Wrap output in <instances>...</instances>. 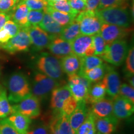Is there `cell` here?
<instances>
[{
	"mask_svg": "<svg viewBox=\"0 0 134 134\" xmlns=\"http://www.w3.org/2000/svg\"><path fill=\"white\" fill-rule=\"evenodd\" d=\"M48 5L57 11L64 12L77 16L78 13L72 9L68 2V0H62L58 1H48Z\"/></svg>",
	"mask_w": 134,
	"mask_h": 134,
	"instance_id": "32",
	"label": "cell"
},
{
	"mask_svg": "<svg viewBox=\"0 0 134 134\" xmlns=\"http://www.w3.org/2000/svg\"><path fill=\"white\" fill-rule=\"evenodd\" d=\"M95 119V117L90 111L86 120L77 130L76 134H96Z\"/></svg>",
	"mask_w": 134,
	"mask_h": 134,
	"instance_id": "31",
	"label": "cell"
},
{
	"mask_svg": "<svg viewBox=\"0 0 134 134\" xmlns=\"http://www.w3.org/2000/svg\"><path fill=\"white\" fill-rule=\"evenodd\" d=\"M95 14L102 23L116 25L123 27H130L131 26L132 16L127 6L109 7L97 9Z\"/></svg>",
	"mask_w": 134,
	"mask_h": 134,
	"instance_id": "2",
	"label": "cell"
},
{
	"mask_svg": "<svg viewBox=\"0 0 134 134\" xmlns=\"http://www.w3.org/2000/svg\"><path fill=\"white\" fill-rule=\"evenodd\" d=\"M99 2L100 0H86V11L95 12Z\"/></svg>",
	"mask_w": 134,
	"mask_h": 134,
	"instance_id": "44",
	"label": "cell"
},
{
	"mask_svg": "<svg viewBox=\"0 0 134 134\" xmlns=\"http://www.w3.org/2000/svg\"><path fill=\"white\" fill-rule=\"evenodd\" d=\"M89 113L90 109L85 102H78L76 108L68 116L70 125L76 133L80 125L86 120Z\"/></svg>",
	"mask_w": 134,
	"mask_h": 134,
	"instance_id": "15",
	"label": "cell"
},
{
	"mask_svg": "<svg viewBox=\"0 0 134 134\" xmlns=\"http://www.w3.org/2000/svg\"><path fill=\"white\" fill-rule=\"evenodd\" d=\"M68 2L72 9L78 14L86 11V3L82 0H68Z\"/></svg>",
	"mask_w": 134,
	"mask_h": 134,
	"instance_id": "42",
	"label": "cell"
},
{
	"mask_svg": "<svg viewBox=\"0 0 134 134\" xmlns=\"http://www.w3.org/2000/svg\"><path fill=\"white\" fill-rule=\"evenodd\" d=\"M75 19L79 23L81 34L92 36L99 33L100 31L102 23L95 12L82 11L77 14Z\"/></svg>",
	"mask_w": 134,
	"mask_h": 134,
	"instance_id": "7",
	"label": "cell"
},
{
	"mask_svg": "<svg viewBox=\"0 0 134 134\" xmlns=\"http://www.w3.org/2000/svg\"><path fill=\"white\" fill-rule=\"evenodd\" d=\"M93 37L94 47V55L96 56H100L104 52L106 43L105 42L104 40L99 33L94 35Z\"/></svg>",
	"mask_w": 134,
	"mask_h": 134,
	"instance_id": "34",
	"label": "cell"
},
{
	"mask_svg": "<svg viewBox=\"0 0 134 134\" xmlns=\"http://www.w3.org/2000/svg\"><path fill=\"white\" fill-rule=\"evenodd\" d=\"M6 119L19 133L27 134L31 123V119L18 113L11 114Z\"/></svg>",
	"mask_w": 134,
	"mask_h": 134,
	"instance_id": "20",
	"label": "cell"
},
{
	"mask_svg": "<svg viewBox=\"0 0 134 134\" xmlns=\"http://www.w3.org/2000/svg\"><path fill=\"white\" fill-rule=\"evenodd\" d=\"M106 93L105 84L102 80L100 81L97 82V83L93 86H91L90 88L88 97L85 100V103L86 104H91L97 100L104 98Z\"/></svg>",
	"mask_w": 134,
	"mask_h": 134,
	"instance_id": "24",
	"label": "cell"
},
{
	"mask_svg": "<svg viewBox=\"0 0 134 134\" xmlns=\"http://www.w3.org/2000/svg\"><path fill=\"white\" fill-rule=\"evenodd\" d=\"M3 28L4 29H6V31L10 36L11 37V38L19 32L20 30L21 29V27H20L18 24H16L15 22H14L12 20H8V21L5 23V24L3 26Z\"/></svg>",
	"mask_w": 134,
	"mask_h": 134,
	"instance_id": "41",
	"label": "cell"
},
{
	"mask_svg": "<svg viewBox=\"0 0 134 134\" xmlns=\"http://www.w3.org/2000/svg\"><path fill=\"white\" fill-rule=\"evenodd\" d=\"M119 95L126 98L132 103L134 104V90L133 87L127 83L120 85Z\"/></svg>",
	"mask_w": 134,
	"mask_h": 134,
	"instance_id": "36",
	"label": "cell"
},
{
	"mask_svg": "<svg viewBox=\"0 0 134 134\" xmlns=\"http://www.w3.org/2000/svg\"><path fill=\"white\" fill-rule=\"evenodd\" d=\"M47 48L53 56L62 58L72 53L71 42L65 41L59 37L53 38Z\"/></svg>",
	"mask_w": 134,
	"mask_h": 134,
	"instance_id": "17",
	"label": "cell"
},
{
	"mask_svg": "<svg viewBox=\"0 0 134 134\" xmlns=\"http://www.w3.org/2000/svg\"><path fill=\"white\" fill-rule=\"evenodd\" d=\"M77 104L68 85L58 86L52 91L50 107L55 115L69 116L76 108Z\"/></svg>",
	"mask_w": 134,
	"mask_h": 134,
	"instance_id": "1",
	"label": "cell"
},
{
	"mask_svg": "<svg viewBox=\"0 0 134 134\" xmlns=\"http://www.w3.org/2000/svg\"><path fill=\"white\" fill-rule=\"evenodd\" d=\"M127 1L128 0H100L97 9H101L109 7L127 6Z\"/></svg>",
	"mask_w": 134,
	"mask_h": 134,
	"instance_id": "37",
	"label": "cell"
},
{
	"mask_svg": "<svg viewBox=\"0 0 134 134\" xmlns=\"http://www.w3.org/2000/svg\"><path fill=\"white\" fill-rule=\"evenodd\" d=\"M55 124L59 134H76L70 125L68 115H55Z\"/></svg>",
	"mask_w": 134,
	"mask_h": 134,
	"instance_id": "30",
	"label": "cell"
},
{
	"mask_svg": "<svg viewBox=\"0 0 134 134\" xmlns=\"http://www.w3.org/2000/svg\"><path fill=\"white\" fill-rule=\"evenodd\" d=\"M43 11L44 13H48L57 23L62 27L66 26L67 25L71 23L76 16V15L57 11L50 7L48 5L45 8Z\"/></svg>",
	"mask_w": 134,
	"mask_h": 134,
	"instance_id": "25",
	"label": "cell"
},
{
	"mask_svg": "<svg viewBox=\"0 0 134 134\" xmlns=\"http://www.w3.org/2000/svg\"><path fill=\"white\" fill-rule=\"evenodd\" d=\"M27 134H50L49 125L43 124L38 125L32 129L28 130Z\"/></svg>",
	"mask_w": 134,
	"mask_h": 134,
	"instance_id": "43",
	"label": "cell"
},
{
	"mask_svg": "<svg viewBox=\"0 0 134 134\" xmlns=\"http://www.w3.org/2000/svg\"><path fill=\"white\" fill-rule=\"evenodd\" d=\"M129 47L124 40H117L106 44L104 53L100 55L103 60L115 66H120L124 62Z\"/></svg>",
	"mask_w": 134,
	"mask_h": 134,
	"instance_id": "5",
	"label": "cell"
},
{
	"mask_svg": "<svg viewBox=\"0 0 134 134\" xmlns=\"http://www.w3.org/2000/svg\"><path fill=\"white\" fill-rule=\"evenodd\" d=\"M50 134H52V133H50Z\"/></svg>",
	"mask_w": 134,
	"mask_h": 134,
	"instance_id": "51",
	"label": "cell"
},
{
	"mask_svg": "<svg viewBox=\"0 0 134 134\" xmlns=\"http://www.w3.org/2000/svg\"><path fill=\"white\" fill-rule=\"evenodd\" d=\"M10 38H11V37L10 36L9 33L6 29H4L3 27L0 30V44H1V46L9 41Z\"/></svg>",
	"mask_w": 134,
	"mask_h": 134,
	"instance_id": "45",
	"label": "cell"
},
{
	"mask_svg": "<svg viewBox=\"0 0 134 134\" xmlns=\"http://www.w3.org/2000/svg\"><path fill=\"white\" fill-rule=\"evenodd\" d=\"M8 99L13 103H18L31 95V89L26 75L22 73L11 75L8 80Z\"/></svg>",
	"mask_w": 134,
	"mask_h": 134,
	"instance_id": "3",
	"label": "cell"
},
{
	"mask_svg": "<svg viewBox=\"0 0 134 134\" xmlns=\"http://www.w3.org/2000/svg\"><path fill=\"white\" fill-rule=\"evenodd\" d=\"M12 109L13 113L21 114L30 119L37 118L41 114L40 100L32 94L16 103L12 107Z\"/></svg>",
	"mask_w": 134,
	"mask_h": 134,
	"instance_id": "9",
	"label": "cell"
},
{
	"mask_svg": "<svg viewBox=\"0 0 134 134\" xmlns=\"http://www.w3.org/2000/svg\"><path fill=\"white\" fill-rule=\"evenodd\" d=\"M19 1L20 0H0V12L11 13Z\"/></svg>",
	"mask_w": 134,
	"mask_h": 134,
	"instance_id": "40",
	"label": "cell"
},
{
	"mask_svg": "<svg viewBox=\"0 0 134 134\" xmlns=\"http://www.w3.org/2000/svg\"><path fill=\"white\" fill-rule=\"evenodd\" d=\"M82 1H83L84 2H86V0H82Z\"/></svg>",
	"mask_w": 134,
	"mask_h": 134,
	"instance_id": "50",
	"label": "cell"
},
{
	"mask_svg": "<svg viewBox=\"0 0 134 134\" xmlns=\"http://www.w3.org/2000/svg\"><path fill=\"white\" fill-rule=\"evenodd\" d=\"M67 85L70 89L72 96L77 103L81 101H84L85 103L90 88L82 83H68Z\"/></svg>",
	"mask_w": 134,
	"mask_h": 134,
	"instance_id": "27",
	"label": "cell"
},
{
	"mask_svg": "<svg viewBox=\"0 0 134 134\" xmlns=\"http://www.w3.org/2000/svg\"><path fill=\"white\" fill-rule=\"evenodd\" d=\"M49 127L50 132L52 134H59L58 130L57 129V128L56 124H55V117H54V119L52 120L51 122H50Z\"/></svg>",
	"mask_w": 134,
	"mask_h": 134,
	"instance_id": "47",
	"label": "cell"
},
{
	"mask_svg": "<svg viewBox=\"0 0 134 134\" xmlns=\"http://www.w3.org/2000/svg\"><path fill=\"white\" fill-rule=\"evenodd\" d=\"M24 2L29 10H44L48 6L47 0H21Z\"/></svg>",
	"mask_w": 134,
	"mask_h": 134,
	"instance_id": "38",
	"label": "cell"
},
{
	"mask_svg": "<svg viewBox=\"0 0 134 134\" xmlns=\"http://www.w3.org/2000/svg\"><path fill=\"white\" fill-rule=\"evenodd\" d=\"M80 61H81V64H80L79 71H78V74H80L87 70H91L103 63V60L96 55L83 57L80 58Z\"/></svg>",
	"mask_w": 134,
	"mask_h": 134,
	"instance_id": "28",
	"label": "cell"
},
{
	"mask_svg": "<svg viewBox=\"0 0 134 134\" xmlns=\"http://www.w3.org/2000/svg\"><path fill=\"white\" fill-rule=\"evenodd\" d=\"M38 26L53 37H58L63 28V27L57 23L47 13H44L43 19L39 23Z\"/></svg>",
	"mask_w": 134,
	"mask_h": 134,
	"instance_id": "21",
	"label": "cell"
},
{
	"mask_svg": "<svg viewBox=\"0 0 134 134\" xmlns=\"http://www.w3.org/2000/svg\"><path fill=\"white\" fill-rule=\"evenodd\" d=\"M125 63V71L127 72V76H133L134 73V48L132 46L129 49L128 53L126 57Z\"/></svg>",
	"mask_w": 134,
	"mask_h": 134,
	"instance_id": "35",
	"label": "cell"
},
{
	"mask_svg": "<svg viewBox=\"0 0 134 134\" xmlns=\"http://www.w3.org/2000/svg\"><path fill=\"white\" fill-rule=\"evenodd\" d=\"M72 53L78 57L93 55L94 47L93 36L80 34L71 42Z\"/></svg>",
	"mask_w": 134,
	"mask_h": 134,
	"instance_id": "11",
	"label": "cell"
},
{
	"mask_svg": "<svg viewBox=\"0 0 134 134\" xmlns=\"http://www.w3.org/2000/svg\"><path fill=\"white\" fill-rule=\"evenodd\" d=\"M91 105L90 111L95 118H104L113 115V101L112 99L103 98Z\"/></svg>",
	"mask_w": 134,
	"mask_h": 134,
	"instance_id": "16",
	"label": "cell"
},
{
	"mask_svg": "<svg viewBox=\"0 0 134 134\" xmlns=\"http://www.w3.org/2000/svg\"><path fill=\"white\" fill-rule=\"evenodd\" d=\"M62 68L68 75L77 73L80 68V58L73 53L66 55L60 60Z\"/></svg>",
	"mask_w": 134,
	"mask_h": 134,
	"instance_id": "22",
	"label": "cell"
},
{
	"mask_svg": "<svg viewBox=\"0 0 134 134\" xmlns=\"http://www.w3.org/2000/svg\"><path fill=\"white\" fill-rule=\"evenodd\" d=\"M31 41L26 29H21L16 36L10 38L9 41L1 45L2 48L11 54L26 52L31 46Z\"/></svg>",
	"mask_w": 134,
	"mask_h": 134,
	"instance_id": "8",
	"label": "cell"
},
{
	"mask_svg": "<svg viewBox=\"0 0 134 134\" xmlns=\"http://www.w3.org/2000/svg\"><path fill=\"white\" fill-rule=\"evenodd\" d=\"M110 68L111 67L107 64L103 63L99 66L94 67L91 70H87L78 75L86 78L91 83H97L103 80L105 75Z\"/></svg>",
	"mask_w": 134,
	"mask_h": 134,
	"instance_id": "23",
	"label": "cell"
},
{
	"mask_svg": "<svg viewBox=\"0 0 134 134\" xmlns=\"http://www.w3.org/2000/svg\"><path fill=\"white\" fill-rule=\"evenodd\" d=\"M133 104L126 98L117 95L114 98L113 115L118 119L129 118L133 113Z\"/></svg>",
	"mask_w": 134,
	"mask_h": 134,
	"instance_id": "13",
	"label": "cell"
},
{
	"mask_svg": "<svg viewBox=\"0 0 134 134\" xmlns=\"http://www.w3.org/2000/svg\"><path fill=\"white\" fill-rule=\"evenodd\" d=\"M36 68L38 72L58 80L63 76V70L59 58L48 53H42L36 60Z\"/></svg>",
	"mask_w": 134,
	"mask_h": 134,
	"instance_id": "4",
	"label": "cell"
},
{
	"mask_svg": "<svg viewBox=\"0 0 134 134\" xmlns=\"http://www.w3.org/2000/svg\"><path fill=\"white\" fill-rule=\"evenodd\" d=\"M118 119L114 115L95 119L96 134H113L116 130Z\"/></svg>",
	"mask_w": 134,
	"mask_h": 134,
	"instance_id": "18",
	"label": "cell"
},
{
	"mask_svg": "<svg viewBox=\"0 0 134 134\" xmlns=\"http://www.w3.org/2000/svg\"><path fill=\"white\" fill-rule=\"evenodd\" d=\"M29 34L31 44L36 50H41L47 48L50 42L53 38V37L42 29L39 26H29L26 29Z\"/></svg>",
	"mask_w": 134,
	"mask_h": 134,
	"instance_id": "12",
	"label": "cell"
},
{
	"mask_svg": "<svg viewBox=\"0 0 134 134\" xmlns=\"http://www.w3.org/2000/svg\"><path fill=\"white\" fill-rule=\"evenodd\" d=\"M131 31L130 27H123L116 25L102 23L99 34L109 44L117 40H121L129 35Z\"/></svg>",
	"mask_w": 134,
	"mask_h": 134,
	"instance_id": "10",
	"label": "cell"
},
{
	"mask_svg": "<svg viewBox=\"0 0 134 134\" xmlns=\"http://www.w3.org/2000/svg\"><path fill=\"white\" fill-rule=\"evenodd\" d=\"M129 83L130 85L132 87H134V81H133V76H130V80H129Z\"/></svg>",
	"mask_w": 134,
	"mask_h": 134,
	"instance_id": "48",
	"label": "cell"
},
{
	"mask_svg": "<svg viewBox=\"0 0 134 134\" xmlns=\"http://www.w3.org/2000/svg\"><path fill=\"white\" fill-rule=\"evenodd\" d=\"M58 86H59V83L57 80L37 72L34 77L32 85L31 88V94L39 100H43Z\"/></svg>",
	"mask_w": 134,
	"mask_h": 134,
	"instance_id": "6",
	"label": "cell"
},
{
	"mask_svg": "<svg viewBox=\"0 0 134 134\" xmlns=\"http://www.w3.org/2000/svg\"><path fill=\"white\" fill-rule=\"evenodd\" d=\"M80 34L79 23L75 19L66 26L63 27L58 37L65 41L71 42Z\"/></svg>",
	"mask_w": 134,
	"mask_h": 134,
	"instance_id": "26",
	"label": "cell"
},
{
	"mask_svg": "<svg viewBox=\"0 0 134 134\" xmlns=\"http://www.w3.org/2000/svg\"><path fill=\"white\" fill-rule=\"evenodd\" d=\"M47 1H62V0H47Z\"/></svg>",
	"mask_w": 134,
	"mask_h": 134,
	"instance_id": "49",
	"label": "cell"
},
{
	"mask_svg": "<svg viewBox=\"0 0 134 134\" xmlns=\"http://www.w3.org/2000/svg\"><path fill=\"white\" fill-rule=\"evenodd\" d=\"M43 10H29L27 15V22L29 26H38L44 16Z\"/></svg>",
	"mask_w": 134,
	"mask_h": 134,
	"instance_id": "33",
	"label": "cell"
},
{
	"mask_svg": "<svg viewBox=\"0 0 134 134\" xmlns=\"http://www.w3.org/2000/svg\"><path fill=\"white\" fill-rule=\"evenodd\" d=\"M0 134H21L13 126L7 119H0Z\"/></svg>",
	"mask_w": 134,
	"mask_h": 134,
	"instance_id": "39",
	"label": "cell"
},
{
	"mask_svg": "<svg viewBox=\"0 0 134 134\" xmlns=\"http://www.w3.org/2000/svg\"><path fill=\"white\" fill-rule=\"evenodd\" d=\"M11 16L9 14L6 13L0 12V30L4 26L5 23L11 19Z\"/></svg>",
	"mask_w": 134,
	"mask_h": 134,
	"instance_id": "46",
	"label": "cell"
},
{
	"mask_svg": "<svg viewBox=\"0 0 134 134\" xmlns=\"http://www.w3.org/2000/svg\"><path fill=\"white\" fill-rule=\"evenodd\" d=\"M106 92L110 98L114 99L119 95L120 86V80L119 73L110 68L103 78Z\"/></svg>",
	"mask_w": 134,
	"mask_h": 134,
	"instance_id": "14",
	"label": "cell"
},
{
	"mask_svg": "<svg viewBox=\"0 0 134 134\" xmlns=\"http://www.w3.org/2000/svg\"><path fill=\"white\" fill-rule=\"evenodd\" d=\"M29 11V8L24 2L20 1L10 15L13 18V21L19 25L21 29H26L29 27L27 22Z\"/></svg>",
	"mask_w": 134,
	"mask_h": 134,
	"instance_id": "19",
	"label": "cell"
},
{
	"mask_svg": "<svg viewBox=\"0 0 134 134\" xmlns=\"http://www.w3.org/2000/svg\"><path fill=\"white\" fill-rule=\"evenodd\" d=\"M11 114L13 109L8 99L7 91L0 86V119L6 118Z\"/></svg>",
	"mask_w": 134,
	"mask_h": 134,
	"instance_id": "29",
	"label": "cell"
}]
</instances>
